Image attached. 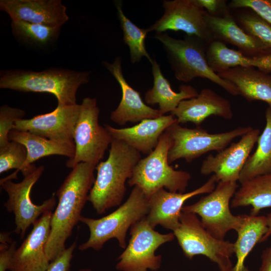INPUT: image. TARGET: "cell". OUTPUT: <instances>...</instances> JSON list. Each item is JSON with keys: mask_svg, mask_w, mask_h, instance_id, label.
Returning <instances> with one entry per match:
<instances>
[{"mask_svg": "<svg viewBox=\"0 0 271 271\" xmlns=\"http://www.w3.org/2000/svg\"><path fill=\"white\" fill-rule=\"evenodd\" d=\"M266 217L267 219V231L262 238L260 242H263L266 241L267 239L271 236V213L267 214Z\"/></svg>", "mask_w": 271, "mask_h": 271, "instance_id": "obj_41", "label": "cell"}, {"mask_svg": "<svg viewBox=\"0 0 271 271\" xmlns=\"http://www.w3.org/2000/svg\"><path fill=\"white\" fill-rule=\"evenodd\" d=\"M11 26L13 36L20 44L38 50L54 46L57 42L61 28L16 20H11Z\"/></svg>", "mask_w": 271, "mask_h": 271, "instance_id": "obj_30", "label": "cell"}, {"mask_svg": "<svg viewBox=\"0 0 271 271\" xmlns=\"http://www.w3.org/2000/svg\"><path fill=\"white\" fill-rule=\"evenodd\" d=\"M114 4L123 34V40L129 49L131 62H139L143 57H145L151 63L153 59L147 52L145 43L148 33L147 29L138 27L125 16L122 11L121 1H115Z\"/></svg>", "mask_w": 271, "mask_h": 271, "instance_id": "obj_31", "label": "cell"}, {"mask_svg": "<svg viewBox=\"0 0 271 271\" xmlns=\"http://www.w3.org/2000/svg\"><path fill=\"white\" fill-rule=\"evenodd\" d=\"M10 232H1L0 233V251L8 249L10 244L13 242L12 239L10 236Z\"/></svg>", "mask_w": 271, "mask_h": 271, "instance_id": "obj_40", "label": "cell"}, {"mask_svg": "<svg viewBox=\"0 0 271 271\" xmlns=\"http://www.w3.org/2000/svg\"><path fill=\"white\" fill-rule=\"evenodd\" d=\"M173 233L185 256L192 259L203 255L216 263L219 268L231 262L234 253V244L216 238L203 226L197 215L182 211L180 223Z\"/></svg>", "mask_w": 271, "mask_h": 271, "instance_id": "obj_10", "label": "cell"}, {"mask_svg": "<svg viewBox=\"0 0 271 271\" xmlns=\"http://www.w3.org/2000/svg\"><path fill=\"white\" fill-rule=\"evenodd\" d=\"M233 85L248 101H264L271 107V73L253 67H235L217 73Z\"/></svg>", "mask_w": 271, "mask_h": 271, "instance_id": "obj_24", "label": "cell"}, {"mask_svg": "<svg viewBox=\"0 0 271 271\" xmlns=\"http://www.w3.org/2000/svg\"><path fill=\"white\" fill-rule=\"evenodd\" d=\"M195 2L212 16L222 17L230 12L225 0H195Z\"/></svg>", "mask_w": 271, "mask_h": 271, "instance_id": "obj_37", "label": "cell"}, {"mask_svg": "<svg viewBox=\"0 0 271 271\" xmlns=\"http://www.w3.org/2000/svg\"><path fill=\"white\" fill-rule=\"evenodd\" d=\"M250 206V214L257 216L259 212L271 207V173L259 176L240 184L233 197V208Z\"/></svg>", "mask_w": 271, "mask_h": 271, "instance_id": "obj_27", "label": "cell"}, {"mask_svg": "<svg viewBox=\"0 0 271 271\" xmlns=\"http://www.w3.org/2000/svg\"><path fill=\"white\" fill-rule=\"evenodd\" d=\"M228 6L230 10L250 9L271 24V0H232Z\"/></svg>", "mask_w": 271, "mask_h": 271, "instance_id": "obj_35", "label": "cell"}, {"mask_svg": "<svg viewBox=\"0 0 271 271\" xmlns=\"http://www.w3.org/2000/svg\"><path fill=\"white\" fill-rule=\"evenodd\" d=\"M266 123L259 135L255 152L248 157L239 176L241 184L256 177L271 173V107L265 110Z\"/></svg>", "mask_w": 271, "mask_h": 271, "instance_id": "obj_29", "label": "cell"}, {"mask_svg": "<svg viewBox=\"0 0 271 271\" xmlns=\"http://www.w3.org/2000/svg\"><path fill=\"white\" fill-rule=\"evenodd\" d=\"M177 121L171 114L144 119L131 127L117 128L106 124L104 127L113 139L123 141L140 153L148 155L156 148L162 134Z\"/></svg>", "mask_w": 271, "mask_h": 271, "instance_id": "obj_21", "label": "cell"}, {"mask_svg": "<svg viewBox=\"0 0 271 271\" xmlns=\"http://www.w3.org/2000/svg\"><path fill=\"white\" fill-rule=\"evenodd\" d=\"M78 271H92V270L90 268H81Z\"/></svg>", "mask_w": 271, "mask_h": 271, "instance_id": "obj_43", "label": "cell"}, {"mask_svg": "<svg viewBox=\"0 0 271 271\" xmlns=\"http://www.w3.org/2000/svg\"><path fill=\"white\" fill-rule=\"evenodd\" d=\"M16 243L13 241L8 249L0 251V271L9 270L17 250Z\"/></svg>", "mask_w": 271, "mask_h": 271, "instance_id": "obj_38", "label": "cell"}, {"mask_svg": "<svg viewBox=\"0 0 271 271\" xmlns=\"http://www.w3.org/2000/svg\"><path fill=\"white\" fill-rule=\"evenodd\" d=\"M27 158L26 147L18 142L10 141L6 145L0 148V173L16 169V172L12 174L17 178L18 172L23 171Z\"/></svg>", "mask_w": 271, "mask_h": 271, "instance_id": "obj_33", "label": "cell"}, {"mask_svg": "<svg viewBox=\"0 0 271 271\" xmlns=\"http://www.w3.org/2000/svg\"><path fill=\"white\" fill-rule=\"evenodd\" d=\"M259 135V129L253 128L238 142L232 143L215 156L208 155L202 162L200 173L204 176L214 174L217 182H237Z\"/></svg>", "mask_w": 271, "mask_h": 271, "instance_id": "obj_15", "label": "cell"}, {"mask_svg": "<svg viewBox=\"0 0 271 271\" xmlns=\"http://www.w3.org/2000/svg\"><path fill=\"white\" fill-rule=\"evenodd\" d=\"M259 271H271V242L262 252Z\"/></svg>", "mask_w": 271, "mask_h": 271, "instance_id": "obj_39", "label": "cell"}, {"mask_svg": "<svg viewBox=\"0 0 271 271\" xmlns=\"http://www.w3.org/2000/svg\"><path fill=\"white\" fill-rule=\"evenodd\" d=\"M90 71L53 67L41 71L20 69L0 72V88L53 94L62 105L76 104L79 87L89 82Z\"/></svg>", "mask_w": 271, "mask_h": 271, "instance_id": "obj_3", "label": "cell"}, {"mask_svg": "<svg viewBox=\"0 0 271 271\" xmlns=\"http://www.w3.org/2000/svg\"><path fill=\"white\" fill-rule=\"evenodd\" d=\"M102 64L117 81L122 92L119 104L110 113L112 121L123 125L128 122H140L162 116L159 109L148 106L142 99L140 93L126 81L122 73L120 57H116L112 63L103 61Z\"/></svg>", "mask_w": 271, "mask_h": 271, "instance_id": "obj_19", "label": "cell"}, {"mask_svg": "<svg viewBox=\"0 0 271 271\" xmlns=\"http://www.w3.org/2000/svg\"><path fill=\"white\" fill-rule=\"evenodd\" d=\"M238 185L236 182L219 181L215 189L182 211L199 215L204 228L214 237L223 240L231 230L236 232L243 221L244 214L234 215L230 209L231 201Z\"/></svg>", "mask_w": 271, "mask_h": 271, "instance_id": "obj_9", "label": "cell"}, {"mask_svg": "<svg viewBox=\"0 0 271 271\" xmlns=\"http://www.w3.org/2000/svg\"><path fill=\"white\" fill-rule=\"evenodd\" d=\"M10 141L23 145L27 151V158L22 172L26 177L37 167L33 163L44 157L60 155L73 157L75 146L74 142H62L50 140L28 131L13 130L9 133Z\"/></svg>", "mask_w": 271, "mask_h": 271, "instance_id": "obj_25", "label": "cell"}, {"mask_svg": "<svg viewBox=\"0 0 271 271\" xmlns=\"http://www.w3.org/2000/svg\"><path fill=\"white\" fill-rule=\"evenodd\" d=\"M96 166L80 163L72 171L56 192L58 203L52 213L50 232L45 246L50 262L65 248V242L80 221L81 211L88 201V196L95 180Z\"/></svg>", "mask_w": 271, "mask_h": 271, "instance_id": "obj_1", "label": "cell"}, {"mask_svg": "<svg viewBox=\"0 0 271 271\" xmlns=\"http://www.w3.org/2000/svg\"><path fill=\"white\" fill-rule=\"evenodd\" d=\"M252 128L250 126H239L226 132L210 133L200 126L194 128L183 127L177 121L166 130L172 142L168 162L170 164L183 159L190 163L210 151L218 153L234 139L243 136Z\"/></svg>", "mask_w": 271, "mask_h": 271, "instance_id": "obj_8", "label": "cell"}, {"mask_svg": "<svg viewBox=\"0 0 271 271\" xmlns=\"http://www.w3.org/2000/svg\"><path fill=\"white\" fill-rule=\"evenodd\" d=\"M130 238L124 250L118 257L115 268L119 271H156L160 269L161 255L156 250L174 240V233L162 234L151 226L146 217L130 228Z\"/></svg>", "mask_w": 271, "mask_h": 271, "instance_id": "obj_11", "label": "cell"}, {"mask_svg": "<svg viewBox=\"0 0 271 271\" xmlns=\"http://www.w3.org/2000/svg\"><path fill=\"white\" fill-rule=\"evenodd\" d=\"M152 64L154 84L152 88L145 93L146 104L154 105L158 104L161 115L173 111L182 100L188 99L198 95L197 90L192 86L183 84L179 87V91H174L170 82L162 73L160 66L155 58Z\"/></svg>", "mask_w": 271, "mask_h": 271, "instance_id": "obj_26", "label": "cell"}, {"mask_svg": "<svg viewBox=\"0 0 271 271\" xmlns=\"http://www.w3.org/2000/svg\"><path fill=\"white\" fill-rule=\"evenodd\" d=\"M171 140L168 133L162 134L156 148L136 165L128 183L140 188L149 199L161 189L172 192L185 193L191 179L185 171L176 170L168 159Z\"/></svg>", "mask_w": 271, "mask_h": 271, "instance_id": "obj_6", "label": "cell"}, {"mask_svg": "<svg viewBox=\"0 0 271 271\" xmlns=\"http://www.w3.org/2000/svg\"><path fill=\"white\" fill-rule=\"evenodd\" d=\"M80 104H58L52 111L29 119L16 120L14 129L28 131L42 137L62 142H74L75 127L79 116Z\"/></svg>", "mask_w": 271, "mask_h": 271, "instance_id": "obj_14", "label": "cell"}, {"mask_svg": "<svg viewBox=\"0 0 271 271\" xmlns=\"http://www.w3.org/2000/svg\"><path fill=\"white\" fill-rule=\"evenodd\" d=\"M155 38L163 45L167 59L176 78L188 82L195 78L209 80L232 95H238L235 87L220 78L209 66L206 57L208 44L194 36L176 39L164 33H157Z\"/></svg>", "mask_w": 271, "mask_h": 271, "instance_id": "obj_4", "label": "cell"}, {"mask_svg": "<svg viewBox=\"0 0 271 271\" xmlns=\"http://www.w3.org/2000/svg\"><path fill=\"white\" fill-rule=\"evenodd\" d=\"M171 113L179 124L191 122L197 126L211 115L227 120L233 116L229 100L210 88L202 89L197 96L182 100Z\"/></svg>", "mask_w": 271, "mask_h": 271, "instance_id": "obj_20", "label": "cell"}, {"mask_svg": "<svg viewBox=\"0 0 271 271\" xmlns=\"http://www.w3.org/2000/svg\"><path fill=\"white\" fill-rule=\"evenodd\" d=\"M267 231L266 216L244 214L241 225L236 231L237 238L234 243L236 261L231 271H249L245 265V259Z\"/></svg>", "mask_w": 271, "mask_h": 271, "instance_id": "obj_28", "label": "cell"}, {"mask_svg": "<svg viewBox=\"0 0 271 271\" xmlns=\"http://www.w3.org/2000/svg\"><path fill=\"white\" fill-rule=\"evenodd\" d=\"M149 212V199L140 188L134 186L127 199L108 215L99 219L81 217L80 221L88 226L90 235L79 249L99 250L111 238H116L119 246L125 248L128 229L146 217Z\"/></svg>", "mask_w": 271, "mask_h": 271, "instance_id": "obj_5", "label": "cell"}, {"mask_svg": "<svg viewBox=\"0 0 271 271\" xmlns=\"http://www.w3.org/2000/svg\"><path fill=\"white\" fill-rule=\"evenodd\" d=\"M141 159V153L123 141L113 139L107 159L95 167L97 175L88 196L97 214L120 205L126 191L125 182Z\"/></svg>", "mask_w": 271, "mask_h": 271, "instance_id": "obj_2", "label": "cell"}, {"mask_svg": "<svg viewBox=\"0 0 271 271\" xmlns=\"http://www.w3.org/2000/svg\"><path fill=\"white\" fill-rule=\"evenodd\" d=\"M80 106L73 137L75 154L66 163L71 169L80 163L96 166L113 140L107 129L99 124L100 110L96 98L85 97Z\"/></svg>", "mask_w": 271, "mask_h": 271, "instance_id": "obj_7", "label": "cell"}, {"mask_svg": "<svg viewBox=\"0 0 271 271\" xmlns=\"http://www.w3.org/2000/svg\"><path fill=\"white\" fill-rule=\"evenodd\" d=\"M0 10L11 20L61 27L69 20L61 0H1Z\"/></svg>", "mask_w": 271, "mask_h": 271, "instance_id": "obj_18", "label": "cell"}, {"mask_svg": "<svg viewBox=\"0 0 271 271\" xmlns=\"http://www.w3.org/2000/svg\"><path fill=\"white\" fill-rule=\"evenodd\" d=\"M52 211L43 214L17 249L10 271H46L50 264L45 246L50 232Z\"/></svg>", "mask_w": 271, "mask_h": 271, "instance_id": "obj_17", "label": "cell"}, {"mask_svg": "<svg viewBox=\"0 0 271 271\" xmlns=\"http://www.w3.org/2000/svg\"><path fill=\"white\" fill-rule=\"evenodd\" d=\"M233 265L232 264L231 261L228 263L227 265L223 266L222 267L219 268L220 271H231Z\"/></svg>", "mask_w": 271, "mask_h": 271, "instance_id": "obj_42", "label": "cell"}, {"mask_svg": "<svg viewBox=\"0 0 271 271\" xmlns=\"http://www.w3.org/2000/svg\"><path fill=\"white\" fill-rule=\"evenodd\" d=\"M207 62L215 73L235 67H253L271 73V48H267L253 55H245L238 50L228 48L226 44L213 41L207 45Z\"/></svg>", "mask_w": 271, "mask_h": 271, "instance_id": "obj_22", "label": "cell"}, {"mask_svg": "<svg viewBox=\"0 0 271 271\" xmlns=\"http://www.w3.org/2000/svg\"><path fill=\"white\" fill-rule=\"evenodd\" d=\"M26 112L21 109L12 107L7 104L0 107V148L9 142V133L14 129L15 121L22 119Z\"/></svg>", "mask_w": 271, "mask_h": 271, "instance_id": "obj_34", "label": "cell"}, {"mask_svg": "<svg viewBox=\"0 0 271 271\" xmlns=\"http://www.w3.org/2000/svg\"><path fill=\"white\" fill-rule=\"evenodd\" d=\"M44 170V166H40L19 183L13 182L6 178L0 181L1 188L7 193L9 197L4 205L8 212L14 214L16 226L14 232L20 234L21 239L24 237L30 226L33 225L45 213L52 211L56 204L54 193L40 205L33 203L31 199L32 187Z\"/></svg>", "mask_w": 271, "mask_h": 271, "instance_id": "obj_12", "label": "cell"}, {"mask_svg": "<svg viewBox=\"0 0 271 271\" xmlns=\"http://www.w3.org/2000/svg\"><path fill=\"white\" fill-rule=\"evenodd\" d=\"M232 14L238 25L247 34L271 48V24L248 8L234 9Z\"/></svg>", "mask_w": 271, "mask_h": 271, "instance_id": "obj_32", "label": "cell"}, {"mask_svg": "<svg viewBox=\"0 0 271 271\" xmlns=\"http://www.w3.org/2000/svg\"><path fill=\"white\" fill-rule=\"evenodd\" d=\"M204 20L213 41L236 46L245 55H253L268 48L257 38L246 33L236 23L231 12L222 17L209 15Z\"/></svg>", "mask_w": 271, "mask_h": 271, "instance_id": "obj_23", "label": "cell"}, {"mask_svg": "<svg viewBox=\"0 0 271 271\" xmlns=\"http://www.w3.org/2000/svg\"><path fill=\"white\" fill-rule=\"evenodd\" d=\"M76 245L75 241L69 247L66 248L54 260L50 262L46 271H69L73 252Z\"/></svg>", "mask_w": 271, "mask_h": 271, "instance_id": "obj_36", "label": "cell"}, {"mask_svg": "<svg viewBox=\"0 0 271 271\" xmlns=\"http://www.w3.org/2000/svg\"><path fill=\"white\" fill-rule=\"evenodd\" d=\"M162 16L147 29L148 33H164L167 31H183L194 36L207 44L213 41L205 20L206 11L195 0H164Z\"/></svg>", "mask_w": 271, "mask_h": 271, "instance_id": "obj_13", "label": "cell"}, {"mask_svg": "<svg viewBox=\"0 0 271 271\" xmlns=\"http://www.w3.org/2000/svg\"><path fill=\"white\" fill-rule=\"evenodd\" d=\"M216 178L212 174L198 188L187 193L172 192L161 189L149 199V212L146 219L152 227L160 225L174 231L180 223V217L184 203L196 195L209 193L216 187Z\"/></svg>", "mask_w": 271, "mask_h": 271, "instance_id": "obj_16", "label": "cell"}]
</instances>
